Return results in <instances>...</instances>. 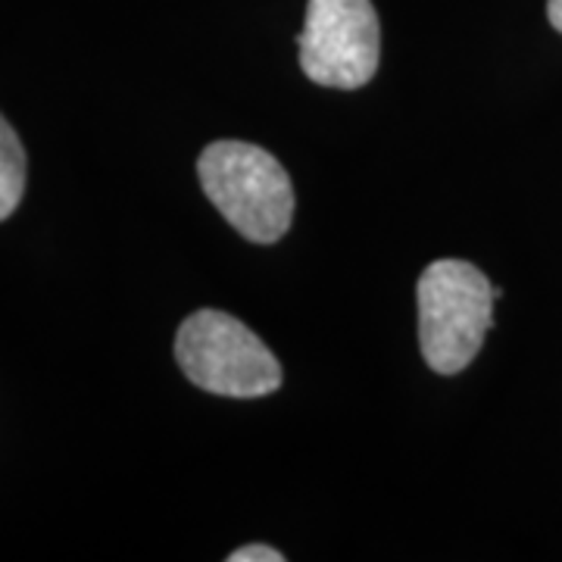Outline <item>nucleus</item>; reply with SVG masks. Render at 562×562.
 <instances>
[{
    "label": "nucleus",
    "instance_id": "nucleus-1",
    "mask_svg": "<svg viewBox=\"0 0 562 562\" xmlns=\"http://www.w3.org/2000/svg\"><path fill=\"white\" fill-rule=\"evenodd\" d=\"M206 198L247 241L276 244L294 216L291 179L269 150L244 140H216L198 160Z\"/></svg>",
    "mask_w": 562,
    "mask_h": 562
},
{
    "label": "nucleus",
    "instance_id": "nucleus-7",
    "mask_svg": "<svg viewBox=\"0 0 562 562\" xmlns=\"http://www.w3.org/2000/svg\"><path fill=\"white\" fill-rule=\"evenodd\" d=\"M547 16L553 22V29L562 32V0H547Z\"/></svg>",
    "mask_w": 562,
    "mask_h": 562
},
{
    "label": "nucleus",
    "instance_id": "nucleus-5",
    "mask_svg": "<svg viewBox=\"0 0 562 562\" xmlns=\"http://www.w3.org/2000/svg\"><path fill=\"white\" fill-rule=\"evenodd\" d=\"M25 194V147L0 116V222L10 220Z\"/></svg>",
    "mask_w": 562,
    "mask_h": 562
},
{
    "label": "nucleus",
    "instance_id": "nucleus-3",
    "mask_svg": "<svg viewBox=\"0 0 562 562\" xmlns=\"http://www.w3.org/2000/svg\"><path fill=\"white\" fill-rule=\"evenodd\" d=\"M176 360L188 382L220 397H266L281 387V366L272 350L235 316L198 310L181 322Z\"/></svg>",
    "mask_w": 562,
    "mask_h": 562
},
{
    "label": "nucleus",
    "instance_id": "nucleus-2",
    "mask_svg": "<svg viewBox=\"0 0 562 562\" xmlns=\"http://www.w3.org/2000/svg\"><path fill=\"white\" fill-rule=\"evenodd\" d=\"M416 294L422 357L435 372L457 375L479 357L501 288L472 262L438 260L425 266Z\"/></svg>",
    "mask_w": 562,
    "mask_h": 562
},
{
    "label": "nucleus",
    "instance_id": "nucleus-6",
    "mask_svg": "<svg viewBox=\"0 0 562 562\" xmlns=\"http://www.w3.org/2000/svg\"><path fill=\"white\" fill-rule=\"evenodd\" d=\"M232 562H284L279 550H272V547H262V543H250V547H241V550H235Z\"/></svg>",
    "mask_w": 562,
    "mask_h": 562
},
{
    "label": "nucleus",
    "instance_id": "nucleus-4",
    "mask_svg": "<svg viewBox=\"0 0 562 562\" xmlns=\"http://www.w3.org/2000/svg\"><path fill=\"white\" fill-rule=\"evenodd\" d=\"M297 44L306 79L341 91L362 88L382 60L379 13L372 0H310Z\"/></svg>",
    "mask_w": 562,
    "mask_h": 562
}]
</instances>
